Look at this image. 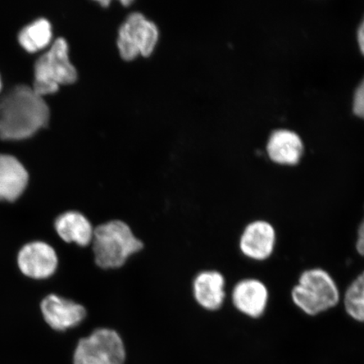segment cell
<instances>
[{
  "instance_id": "e0dca14e",
  "label": "cell",
  "mask_w": 364,
  "mask_h": 364,
  "mask_svg": "<svg viewBox=\"0 0 364 364\" xmlns=\"http://www.w3.org/2000/svg\"><path fill=\"white\" fill-rule=\"evenodd\" d=\"M353 111L357 115L364 118V79L359 84L355 92Z\"/></svg>"
},
{
  "instance_id": "9a60e30c",
  "label": "cell",
  "mask_w": 364,
  "mask_h": 364,
  "mask_svg": "<svg viewBox=\"0 0 364 364\" xmlns=\"http://www.w3.org/2000/svg\"><path fill=\"white\" fill-rule=\"evenodd\" d=\"M52 36L51 24L48 20L41 18L21 31L19 42L26 51L35 53L47 47Z\"/></svg>"
},
{
  "instance_id": "2e32d148",
  "label": "cell",
  "mask_w": 364,
  "mask_h": 364,
  "mask_svg": "<svg viewBox=\"0 0 364 364\" xmlns=\"http://www.w3.org/2000/svg\"><path fill=\"white\" fill-rule=\"evenodd\" d=\"M343 304L349 317L355 321L364 323V271L346 289Z\"/></svg>"
},
{
  "instance_id": "d6986e66",
  "label": "cell",
  "mask_w": 364,
  "mask_h": 364,
  "mask_svg": "<svg viewBox=\"0 0 364 364\" xmlns=\"http://www.w3.org/2000/svg\"><path fill=\"white\" fill-rule=\"evenodd\" d=\"M358 38L359 46H360L362 52L364 54V19L362 21L360 26H359V27H358Z\"/></svg>"
},
{
  "instance_id": "8992f818",
  "label": "cell",
  "mask_w": 364,
  "mask_h": 364,
  "mask_svg": "<svg viewBox=\"0 0 364 364\" xmlns=\"http://www.w3.org/2000/svg\"><path fill=\"white\" fill-rule=\"evenodd\" d=\"M159 38L157 26L142 14L134 13L121 26L117 46L122 58L133 60L139 55L148 57L156 48Z\"/></svg>"
},
{
  "instance_id": "9c48e42d",
  "label": "cell",
  "mask_w": 364,
  "mask_h": 364,
  "mask_svg": "<svg viewBox=\"0 0 364 364\" xmlns=\"http://www.w3.org/2000/svg\"><path fill=\"white\" fill-rule=\"evenodd\" d=\"M41 308L46 322L59 331L74 328L88 316L87 309L83 304L56 294L46 297Z\"/></svg>"
},
{
  "instance_id": "30bf717a",
  "label": "cell",
  "mask_w": 364,
  "mask_h": 364,
  "mask_svg": "<svg viewBox=\"0 0 364 364\" xmlns=\"http://www.w3.org/2000/svg\"><path fill=\"white\" fill-rule=\"evenodd\" d=\"M18 265L27 277L36 279H48L55 273L58 266V255L47 243L33 242L21 250Z\"/></svg>"
},
{
  "instance_id": "6da1fadb",
  "label": "cell",
  "mask_w": 364,
  "mask_h": 364,
  "mask_svg": "<svg viewBox=\"0 0 364 364\" xmlns=\"http://www.w3.org/2000/svg\"><path fill=\"white\" fill-rule=\"evenodd\" d=\"M49 108L28 85H18L0 99V138L21 139L48 124Z\"/></svg>"
},
{
  "instance_id": "7a4b0ae2",
  "label": "cell",
  "mask_w": 364,
  "mask_h": 364,
  "mask_svg": "<svg viewBox=\"0 0 364 364\" xmlns=\"http://www.w3.org/2000/svg\"><path fill=\"white\" fill-rule=\"evenodd\" d=\"M144 247L130 225L118 218L95 226L90 245L95 265L103 271L121 269Z\"/></svg>"
},
{
  "instance_id": "44dd1931",
  "label": "cell",
  "mask_w": 364,
  "mask_h": 364,
  "mask_svg": "<svg viewBox=\"0 0 364 364\" xmlns=\"http://www.w3.org/2000/svg\"><path fill=\"white\" fill-rule=\"evenodd\" d=\"M122 3L124 4H129L131 2L130 1H122Z\"/></svg>"
},
{
  "instance_id": "ffe728a7",
  "label": "cell",
  "mask_w": 364,
  "mask_h": 364,
  "mask_svg": "<svg viewBox=\"0 0 364 364\" xmlns=\"http://www.w3.org/2000/svg\"><path fill=\"white\" fill-rule=\"evenodd\" d=\"M100 3H101V4H102V6H107V4H109L108 1H102V2H100Z\"/></svg>"
},
{
  "instance_id": "5bb4252c",
  "label": "cell",
  "mask_w": 364,
  "mask_h": 364,
  "mask_svg": "<svg viewBox=\"0 0 364 364\" xmlns=\"http://www.w3.org/2000/svg\"><path fill=\"white\" fill-rule=\"evenodd\" d=\"M267 150L273 161L294 165L303 152V143L293 131L279 129L273 132L267 144Z\"/></svg>"
},
{
  "instance_id": "3957f363",
  "label": "cell",
  "mask_w": 364,
  "mask_h": 364,
  "mask_svg": "<svg viewBox=\"0 0 364 364\" xmlns=\"http://www.w3.org/2000/svg\"><path fill=\"white\" fill-rule=\"evenodd\" d=\"M294 306L309 316H316L335 308L340 302L338 284L330 273L315 267L304 271L291 291Z\"/></svg>"
},
{
  "instance_id": "52a82bcc",
  "label": "cell",
  "mask_w": 364,
  "mask_h": 364,
  "mask_svg": "<svg viewBox=\"0 0 364 364\" xmlns=\"http://www.w3.org/2000/svg\"><path fill=\"white\" fill-rule=\"evenodd\" d=\"M277 243V232L270 222L263 220L249 223L239 240L243 256L256 262H264L272 257Z\"/></svg>"
},
{
  "instance_id": "8fae6325",
  "label": "cell",
  "mask_w": 364,
  "mask_h": 364,
  "mask_svg": "<svg viewBox=\"0 0 364 364\" xmlns=\"http://www.w3.org/2000/svg\"><path fill=\"white\" fill-rule=\"evenodd\" d=\"M226 280L217 270H203L192 282V294L196 304L206 311L215 312L224 306Z\"/></svg>"
},
{
  "instance_id": "ac0fdd59",
  "label": "cell",
  "mask_w": 364,
  "mask_h": 364,
  "mask_svg": "<svg viewBox=\"0 0 364 364\" xmlns=\"http://www.w3.org/2000/svg\"><path fill=\"white\" fill-rule=\"evenodd\" d=\"M355 247H356L358 253L360 256L364 257V220L358 226L357 241Z\"/></svg>"
},
{
  "instance_id": "7402d4cb",
  "label": "cell",
  "mask_w": 364,
  "mask_h": 364,
  "mask_svg": "<svg viewBox=\"0 0 364 364\" xmlns=\"http://www.w3.org/2000/svg\"><path fill=\"white\" fill-rule=\"evenodd\" d=\"M2 84H1V80H0V90H1Z\"/></svg>"
},
{
  "instance_id": "277c9868",
  "label": "cell",
  "mask_w": 364,
  "mask_h": 364,
  "mask_svg": "<svg viewBox=\"0 0 364 364\" xmlns=\"http://www.w3.org/2000/svg\"><path fill=\"white\" fill-rule=\"evenodd\" d=\"M77 71L68 58L66 41L58 38L48 51L35 63V80L33 89L36 94L55 93L60 85L74 83Z\"/></svg>"
},
{
  "instance_id": "ba28073f",
  "label": "cell",
  "mask_w": 364,
  "mask_h": 364,
  "mask_svg": "<svg viewBox=\"0 0 364 364\" xmlns=\"http://www.w3.org/2000/svg\"><path fill=\"white\" fill-rule=\"evenodd\" d=\"M231 301L236 311L252 318H261L269 302V290L262 281L254 277L241 279L234 286Z\"/></svg>"
},
{
  "instance_id": "5b68a950",
  "label": "cell",
  "mask_w": 364,
  "mask_h": 364,
  "mask_svg": "<svg viewBox=\"0 0 364 364\" xmlns=\"http://www.w3.org/2000/svg\"><path fill=\"white\" fill-rule=\"evenodd\" d=\"M126 348L115 330L101 327L80 340L74 355L75 364H124Z\"/></svg>"
},
{
  "instance_id": "4fadbf2b",
  "label": "cell",
  "mask_w": 364,
  "mask_h": 364,
  "mask_svg": "<svg viewBox=\"0 0 364 364\" xmlns=\"http://www.w3.org/2000/svg\"><path fill=\"white\" fill-rule=\"evenodd\" d=\"M28 183V173L22 164L9 154H0V200L15 201Z\"/></svg>"
},
{
  "instance_id": "7c38bea8",
  "label": "cell",
  "mask_w": 364,
  "mask_h": 364,
  "mask_svg": "<svg viewBox=\"0 0 364 364\" xmlns=\"http://www.w3.org/2000/svg\"><path fill=\"white\" fill-rule=\"evenodd\" d=\"M54 226L59 237L66 243L85 248L92 242L95 226L83 213L75 210L63 213L56 218Z\"/></svg>"
}]
</instances>
